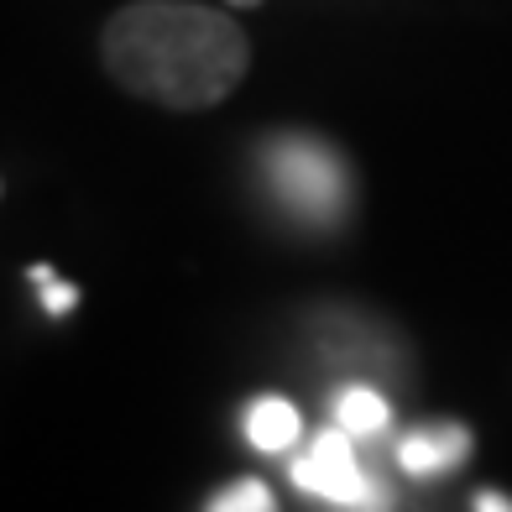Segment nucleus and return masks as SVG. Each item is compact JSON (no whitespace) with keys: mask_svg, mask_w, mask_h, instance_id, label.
Returning a JSON list of instances; mask_svg holds the SVG:
<instances>
[{"mask_svg":"<svg viewBox=\"0 0 512 512\" xmlns=\"http://www.w3.org/2000/svg\"><path fill=\"white\" fill-rule=\"evenodd\" d=\"M32 283H37V293H42V304H48V314H68V309H74L79 293L68 288V283H58L48 267H32Z\"/></svg>","mask_w":512,"mask_h":512,"instance_id":"8","label":"nucleus"},{"mask_svg":"<svg viewBox=\"0 0 512 512\" xmlns=\"http://www.w3.org/2000/svg\"><path fill=\"white\" fill-rule=\"evenodd\" d=\"M209 512H272V492L262 481H236L220 497H209Z\"/></svg>","mask_w":512,"mask_h":512,"instance_id":"7","label":"nucleus"},{"mask_svg":"<svg viewBox=\"0 0 512 512\" xmlns=\"http://www.w3.org/2000/svg\"><path fill=\"white\" fill-rule=\"evenodd\" d=\"M465 450H471V434L455 429V424H439V429L408 434L398 445V465L408 476H439V471H450V465H460Z\"/></svg>","mask_w":512,"mask_h":512,"instance_id":"4","label":"nucleus"},{"mask_svg":"<svg viewBox=\"0 0 512 512\" xmlns=\"http://www.w3.org/2000/svg\"><path fill=\"white\" fill-rule=\"evenodd\" d=\"M351 439H356V434H345V429L319 434L314 445L293 460V481L304 486V492L335 502V507H382L377 486H371L366 471H361Z\"/></svg>","mask_w":512,"mask_h":512,"instance_id":"3","label":"nucleus"},{"mask_svg":"<svg viewBox=\"0 0 512 512\" xmlns=\"http://www.w3.org/2000/svg\"><path fill=\"white\" fill-rule=\"evenodd\" d=\"M476 512H512V497H502V492H481V497H476Z\"/></svg>","mask_w":512,"mask_h":512,"instance_id":"9","label":"nucleus"},{"mask_svg":"<svg viewBox=\"0 0 512 512\" xmlns=\"http://www.w3.org/2000/svg\"><path fill=\"white\" fill-rule=\"evenodd\" d=\"M267 183L283 209L309 225H335L351 209V173L314 136H277L267 147Z\"/></svg>","mask_w":512,"mask_h":512,"instance_id":"2","label":"nucleus"},{"mask_svg":"<svg viewBox=\"0 0 512 512\" xmlns=\"http://www.w3.org/2000/svg\"><path fill=\"white\" fill-rule=\"evenodd\" d=\"M298 434H304V418H298V408L288 398H256L246 408V439H251V450L277 455V450H288Z\"/></svg>","mask_w":512,"mask_h":512,"instance_id":"5","label":"nucleus"},{"mask_svg":"<svg viewBox=\"0 0 512 512\" xmlns=\"http://www.w3.org/2000/svg\"><path fill=\"white\" fill-rule=\"evenodd\" d=\"M335 418H340L345 434L371 439V434L387 429V403H382V392H371V387H345L340 403H335Z\"/></svg>","mask_w":512,"mask_h":512,"instance_id":"6","label":"nucleus"},{"mask_svg":"<svg viewBox=\"0 0 512 512\" xmlns=\"http://www.w3.org/2000/svg\"><path fill=\"white\" fill-rule=\"evenodd\" d=\"M105 74L162 110H209L230 100L251 68L246 32L194 0H131L100 32Z\"/></svg>","mask_w":512,"mask_h":512,"instance_id":"1","label":"nucleus"},{"mask_svg":"<svg viewBox=\"0 0 512 512\" xmlns=\"http://www.w3.org/2000/svg\"><path fill=\"white\" fill-rule=\"evenodd\" d=\"M230 6H262V0H230Z\"/></svg>","mask_w":512,"mask_h":512,"instance_id":"10","label":"nucleus"}]
</instances>
